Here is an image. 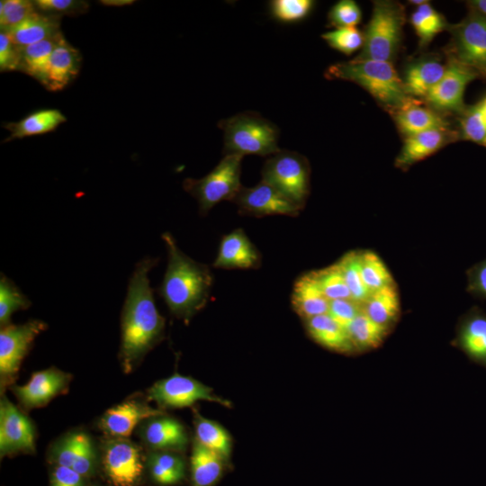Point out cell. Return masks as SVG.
Returning <instances> with one entry per match:
<instances>
[{
    "mask_svg": "<svg viewBox=\"0 0 486 486\" xmlns=\"http://www.w3.org/2000/svg\"><path fill=\"white\" fill-rule=\"evenodd\" d=\"M157 259L144 258L130 279L122 312L120 359L124 373H130L164 338L165 319L159 314L148 273Z\"/></svg>",
    "mask_w": 486,
    "mask_h": 486,
    "instance_id": "obj_1",
    "label": "cell"
},
{
    "mask_svg": "<svg viewBox=\"0 0 486 486\" xmlns=\"http://www.w3.org/2000/svg\"><path fill=\"white\" fill-rule=\"evenodd\" d=\"M162 238L168 262L158 292L174 316L188 321L206 305L213 276L206 265L184 254L170 233Z\"/></svg>",
    "mask_w": 486,
    "mask_h": 486,
    "instance_id": "obj_2",
    "label": "cell"
},
{
    "mask_svg": "<svg viewBox=\"0 0 486 486\" xmlns=\"http://www.w3.org/2000/svg\"><path fill=\"white\" fill-rule=\"evenodd\" d=\"M326 76L361 86L381 104L392 110H399L412 98L406 93L403 82L389 61L353 59L337 63L328 68Z\"/></svg>",
    "mask_w": 486,
    "mask_h": 486,
    "instance_id": "obj_3",
    "label": "cell"
},
{
    "mask_svg": "<svg viewBox=\"0 0 486 486\" xmlns=\"http://www.w3.org/2000/svg\"><path fill=\"white\" fill-rule=\"evenodd\" d=\"M224 155L272 156L278 152L279 130L256 112H246L221 120Z\"/></svg>",
    "mask_w": 486,
    "mask_h": 486,
    "instance_id": "obj_4",
    "label": "cell"
},
{
    "mask_svg": "<svg viewBox=\"0 0 486 486\" xmlns=\"http://www.w3.org/2000/svg\"><path fill=\"white\" fill-rule=\"evenodd\" d=\"M403 22V8L398 3L375 2L364 33L362 51L355 59L392 62L400 41Z\"/></svg>",
    "mask_w": 486,
    "mask_h": 486,
    "instance_id": "obj_5",
    "label": "cell"
},
{
    "mask_svg": "<svg viewBox=\"0 0 486 486\" xmlns=\"http://www.w3.org/2000/svg\"><path fill=\"white\" fill-rule=\"evenodd\" d=\"M242 158L238 155H224L205 176L184 181V190L197 200L201 213L206 214L220 202L231 201L236 196L242 187Z\"/></svg>",
    "mask_w": 486,
    "mask_h": 486,
    "instance_id": "obj_6",
    "label": "cell"
},
{
    "mask_svg": "<svg viewBox=\"0 0 486 486\" xmlns=\"http://www.w3.org/2000/svg\"><path fill=\"white\" fill-rule=\"evenodd\" d=\"M262 180L302 208L309 194V164L301 154L280 149L265 162Z\"/></svg>",
    "mask_w": 486,
    "mask_h": 486,
    "instance_id": "obj_7",
    "label": "cell"
},
{
    "mask_svg": "<svg viewBox=\"0 0 486 486\" xmlns=\"http://www.w3.org/2000/svg\"><path fill=\"white\" fill-rule=\"evenodd\" d=\"M150 400H155L161 410L184 408L199 400H207L230 408L231 402L213 392L202 382L177 373L155 382L148 391Z\"/></svg>",
    "mask_w": 486,
    "mask_h": 486,
    "instance_id": "obj_8",
    "label": "cell"
},
{
    "mask_svg": "<svg viewBox=\"0 0 486 486\" xmlns=\"http://www.w3.org/2000/svg\"><path fill=\"white\" fill-rule=\"evenodd\" d=\"M47 324L40 320L1 328L0 331V383L3 392L16 378L22 361L35 338L46 330Z\"/></svg>",
    "mask_w": 486,
    "mask_h": 486,
    "instance_id": "obj_9",
    "label": "cell"
},
{
    "mask_svg": "<svg viewBox=\"0 0 486 486\" xmlns=\"http://www.w3.org/2000/svg\"><path fill=\"white\" fill-rule=\"evenodd\" d=\"M102 464L112 486H135L144 471L140 447L127 438L113 437L104 444Z\"/></svg>",
    "mask_w": 486,
    "mask_h": 486,
    "instance_id": "obj_10",
    "label": "cell"
},
{
    "mask_svg": "<svg viewBox=\"0 0 486 486\" xmlns=\"http://www.w3.org/2000/svg\"><path fill=\"white\" fill-rule=\"evenodd\" d=\"M242 215L264 217L286 215L294 217L301 208L264 180L252 187H241L231 200Z\"/></svg>",
    "mask_w": 486,
    "mask_h": 486,
    "instance_id": "obj_11",
    "label": "cell"
},
{
    "mask_svg": "<svg viewBox=\"0 0 486 486\" xmlns=\"http://www.w3.org/2000/svg\"><path fill=\"white\" fill-rule=\"evenodd\" d=\"M35 452V430L31 419L6 396L0 401L1 457Z\"/></svg>",
    "mask_w": 486,
    "mask_h": 486,
    "instance_id": "obj_12",
    "label": "cell"
},
{
    "mask_svg": "<svg viewBox=\"0 0 486 486\" xmlns=\"http://www.w3.org/2000/svg\"><path fill=\"white\" fill-rule=\"evenodd\" d=\"M455 59L473 69L486 74V17L472 13L454 31Z\"/></svg>",
    "mask_w": 486,
    "mask_h": 486,
    "instance_id": "obj_13",
    "label": "cell"
},
{
    "mask_svg": "<svg viewBox=\"0 0 486 486\" xmlns=\"http://www.w3.org/2000/svg\"><path fill=\"white\" fill-rule=\"evenodd\" d=\"M91 436L84 431H73L58 440L50 453L54 465L73 469L85 478L94 474L97 454Z\"/></svg>",
    "mask_w": 486,
    "mask_h": 486,
    "instance_id": "obj_14",
    "label": "cell"
},
{
    "mask_svg": "<svg viewBox=\"0 0 486 486\" xmlns=\"http://www.w3.org/2000/svg\"><path fill=\"white\" fill-rule=\"evenodd\" d=\"M71 374L55 367L34 373L24 385L13 386L12 391L24 409L48 404L54 397L67 392Z\"/></svg>",
    "mask_w": 486,
    "mask_h": 486,
    "instance_id": "obj_15",
    "label": "cell"
},
{
    "mask_svg": "<svg viewBox=\"0 0 486 486\" xmlns=\"http://www.w3.org/2000/svg\"><path fill=\"white\" fill-rule=\"evenodd\" d=\"M478 73L453 58L438 83L425 97L439 110H459L464 106V93L466 86Z\"/></svg>",
    "mask_w": 486,
    "mask_h": 486,
    "instance_id": "obj_16",
    "label": "cell"
},
{
    "mask_svg": "<svg viewBox=\"0 0 486 486\" xmlns=\"http://www.w3.org/2000/svg\"><path fill=\"white\" fill-rule=\"evenodd\" d=\"M163 414L166 413L161 409H155L139 400H130L106 410L99 419L98 427L110 436L126 438L140 423Z\"/></svg>",
    "mask_w": 486,
    "mask_h": 486,
    "instance_id": "obj_17",
    "label": "cell"
},
{
    "mask_svg": "<svg viewBox=\"0 0 486 486\" xmlns=\"http://www.w3.org/2000/svg\"><path fill=\"white\" fill-rule=\"evenodd\" d=\"M140 436L153 451L182 453L189 444L185 427L166 414L145 420L140 428Z\"/></svg>",
    "mask_w": 486,
    "mask_h": 486,
    "instance_id": "obj_18",
    "label": "cell"
},
{
    "mask_svg": "<svg viewBox=\"0 0 486 486\" xmlns=\"http://www.w3.org/2000/svg\"><path fill=\"white\" fill-rule=\"evenodd\" d=\"M261 265V254L242 229L221 238L217 256L212 264L221 269H256Z\"/></svg>",
    "mask_w": 486,
    "mask_h": 486,
    "instance_id": "obj_19",
    "label": "cell"
},
{
    "mask_svg": "<svg viewBox=\"0 0 486 486\" xmlns=\"http://www.w3.org/2000/svg\"><path fill=\"white\" fill-rule=\"evenodd\" d=\"M79 51L61 35L52 51L42 85L50 91L62 90L80 69Z\"/></svg>",
    "mask_w": 486,
    "mask_h": 486,
    "instance_id": "obj_20",
    "label": "cell"
},
{
    "mask_svg": "<svg viewBox=\"0 0 486 486\" xmlns=\"http://www.w3.org/2000/svg\"><path fill=\"white\" fill-rule=\"evenodd\" d=\"M292 306L303 320L328 313L329 301L321 291L312 272L296 280L292 293Z\"/></svg>",
    "mask_w": 486,
    "mask_h": 486,
    "instance_id": "obj_21",
    "label": "cell"
},
{
    "mask_svg": "<svg viewBox=\"0 0 486 486\" xmlns=\"http://www.w3.org/2000/svg\"><path fill=\"white\" fill-rule=\"evenodd\" d=\"M59 25V16L37 11L17 25L1 32H5L14 43L22 47L58 36L61 33Z\"/></svg>",
    "mask_w": 486,
    "mask_h": 486,
    "instance_id": "obj_22",
    "label": "cell"
},
{
    "mask_svg": "<svg viewBox=\"0 0 486 486\" xmlns=\"http://www.w3.org/2000/svg\"><path fill=\"white\" fill-rule=\"evenodd\" d=\"M303 321L309 336L322 346L338 353L355 351L346 328L335 321L328 313Z\"/></svg>",
    "mask_w": 486,
    "mask_h": 486,
    "instance_id": "obj_23",
    "label": "cell"
},
{
    "mask_svg": "<svg viewBox=\"0 0 486 486\" xmlns=\"http://www.w3.org/2000/svg\"><path fill=\"white\" fill-rule=\"evenodd\" d=\"M228 463L220 455L194 440L190 457L191 486H215L221 479Z\"/></svg>",
    "mask_w": 486,
    "mask_h": 486,
    "instance_id": "obj_24",
    "label": "cell"
},
{
    "mask_svg": "<svg viewBox=\"0 0 486 486\" xmlns=\"http://www.w3.org/2000/svg\"><path fill=\"white\" fill-rule=\"evenodd\" d=\"M396 123L409 136L434 129H446V122L435 112L418 104L413 97L396 111Z\"/></svg>",
    "mask_w": 486,
    "mask_h": 486,
    "instance_id": "obj_25",
    "label": "cell"
},
{
    "mask_svg": "<svg viewBox=\"0 0 486 486\" xmlns=\"http://www.w3.org/2000/svg\"><path fill=\"white\" fill-rule=\"evenodd\" d=\"M182 453L153 451L148 458V470L153 482L171 486L181 482L186 475V463Z\"/></svg>",
    "mask_w": 486,
    "mask_h": 486,
    "instance_id": "obj_26",
    "label": "cell"
},
{
    "mask_svg": "<svg viewBox=\"0 0 486 486\" xmlns=\"http://www.w3.org/2000/svg\"><path fill=\"white\" fill-rule=\"evenodd\" d=\"M66 120L64 114L57 109L33 112L16 122L4 125V128L10 131L5 141L50 132Z\"/></svg>",
    "mask_w": 486,
    "mask_h": 486,
    "instance_id": "obj_27",
    "label": "cell"
},
{
    "mask_svg": "<svg viewBox=\"0 0 486 486\" xmlns=\"http://www.w3.org/2000/svg\"><path fill=\"white\" fill-rule=\"evenodd\" d=\"M446 70L437 60L424 59L411 64L403 82L406 93L411 97H426Z\"/></svg>",
    "mask_w": 486,
    "mask_h": 486,
    "instance_id": "obj_28",
    "label": "cell"
},
{
    "mask_svg": "<svg viewBox=\"0 0 486 486\" xmlns=\"http://www.w3.org/2000/svg\"><path fill=\"white\" fill-rule=\"evenodd\" d=\"M194 440L229 462L232 451L230 433L220 424L204 418L197 410H194Z\"/></svg>",
    "mask_w": 486,
    "mask_h": 486,
    "instance_id": "obj_29",
    "label": "cell"
},
{
    "mask_svg": "<svg viewBox=\"0 0 486 486\" xmlns=\"http://www.w3.org/2000/svg\"><path fill=\"white\" fill-rule=\"evenodd\" d=\"M446 140V129H434L407 137L397 164L409 166L440 148Z\"/></svg>",
    "mask_w": 486,
    "mask_h": 486,
    "instance_id": "obj_30",
    "label": "cell"
},
{
    "mask_svg": "<svg viewBox=\"0 0 486 486\" xmlns=\"http://www.w3.org/2000/svg\"><path fill=\"white\" fill-rule=\"evenodd\" d=\"M363 311L374 322L388 328L400 311V301L394 284L371 292Z\"/></svg>",
    "mask_w": 486,
    "mask_h": 486,
    "instance_id": "obj_31",
    "label": "cell"
},
{
    "mask_svg": "<svg viewBox=\"0 0 486 486\" xmlns=\"http://www.w3.org/2000/svg\"><path fill=\"white\" fill-rule=\"evenodd\" d=\"M62 33L21 48L20 70L43 83L52 51Z\"/></svg>",
    "mask_w": 486,
    "mask_h": 486,
    "instance_id": "obj_32",
    "label": "cell"
},
{
    "mask_svg": "<svg viewBox=\"0 0 486 486\" xmlns=\"http://www.w3.org/2000/svg\"><path fill=\"white\" fill-rule=\"evenodd\" d=\"M387 328L372 320L363 310L346 327L355 350L377 347L383 340Z\"/></svg>",
    "mask_w": 486,
    "mask_h": 486,
    "instance_id": "obj_33",
    "label": "cell"
},
{
    "mask_svg": "<svg viewBox=\"0 0 486 486\" xmlns=\"http://www.w3.org/2000/svg\"><path fill=\"white\" fill-rule=\"evenodd\" d=\"M338 265L349 289L351 298L363 305L370 296L371 292L366 287L363 279L361 253L355 251L349 252L338 262Z\"/></svg>",
    "mask_w": 486,
    "mask_h": 486,
    "instance_id": "obj_34",
    "label": "cell"
},
{
    "mask_svg": "<svg viewBox=\"0 0 486 486\" xmlns=\"http://www.w3.org/2000/svg\"><path fill=\"white\" fill-rule=\"evenodd\" d=\"M410 22L422 45L429 43L446 26L445 18L428 3L418 6Z\"/></svg>",
    "mask_w": 486,
    "mask_h": 486,
    "instance_id": "obj_35",
    "label": "cell"
},
{
    "mask_svg": "<svg viewBox=\"0 0 486 486\" xmlns=\"http://www.w3.org/2000/svg\"><path fill=\"white\" fill-rule=\"evenodd\" d=\"M30 300L4 274L0 279V324L1 328L10 324L14 312L28 309Z\"/></svg>",
    "mask_w": 486,
    "mask_h": 486,
    "instance_id": "obj_36",
    "label": "cell"
},
{
    "mask_svg": "<svg viewBox=\"0 0 486 486\" xmlns=\"http://www.w3.org/2000/svg\"><path fill=\"white\" fill-rule=\"evenodd\" d=\"M461 342L471 356L486 363V318L470 320L462 331Z\"/></svg>",
    "mask_w": 486,
    "mask_h": 486,
    "instance_id": "obj_37",
    "label": "cell"
},
{
    "mask_svg": "<svg viewBox=\"0 0 486 486\" xmlns=\"http://www.w3.org/2000/svg\"><path fill=\"white\" fill-rule=\"evenodd\" d=\"M361 270L364 282L371 292L393 284L386 266L374 252L361 253Z\"/></svg>",
    "mask_w": 486,
    "mask_h": 486,
    "instance_id": "obj_38",
    "label": "cell"
},
{
    "mask_svg": "<svg viewBox=\"0 0 486 486\" xmlns=\"http://www.w3.org/2000/svg\"><path fill=\"white\" fill-rule=\"evenodd\" d=\"M312 273L329 302L338 299H352L338 263Z\"/></svg>",
    "mask_w": 486,
    "mask_h": 486,
    "instance_id": "obj_39",
    "label": "cell"
},
{
    "mask_svg": "<svg viewBox=\"0 0 486 486\" xmlns=\"http://www.w3.org/2000/svg\"><path fill=\"white\" fill-rule=\"evenodd\" d=\"M313 4L311 0H273L269 2V11L279 22H297L309 15Z\"/></svg>",
    "mask_w": 486,
    "mask_h": 486,
    "instance_id": "obj_40",
    "label": "cell"
},
{
    "mask_svg": "<svg viewBox=\"0 0 486 486\" xmlns=\"http://www.w3.org/2000/svg\"><path fill=\"white\" fill-rule=\"evenodd\" d=\"M321 37L331 48L346 55H351L364 45V34L356 27L336 28Z\"/></svg>",
    "mask_w": 486,
    "mask_h": 486,
    "instance_id": "obj_41",
    "label": "cell"
},
{
    "mask_svg": "<svg viewBox=\"0 0 486 486\" xmlns=\"http://www.w3.org/2000/svg\"><path fill=\"white\" fill-rule=\"evenodd\" d=\"M37 12L35 4L29 0H2L0 2L1 31H6Z\"/></svg>",
    "mask_w": 486,
    "mask_h": 486,
    "instance_id": "obj_42",
    "label": "cell"
},
{
    "mask_svg": "<svg viewBox=\"0 0 486 486\" xmlns=\"http://www.w3.org/2000/svg\"><path fill=\"white\" fill-rule=\"evenodd\" d=\"M361 17L360 7L353 0H340L328 12V20L336 28L356 27Z\"/></svg>",
    "mask_w": 486,
    "mask_h": 486,
    "instance_id": "obj_43",
    "label": "cell"
},
{
    "mask_svg": "<svg viewBox=\"0 0 486 486\" xmlns=\"http://www.w3.org/2000/svg\"><path fill=\"white\" fill-rule=\"evenodd\" d=\"M40 13L59 16L76 15L88 9V3L75 0H36L33 1Z\"/></svg>",
    "mask_w": 486,
    "mask_h": 486,
    "instance_id": "obj_44",
    "label": "cell"
},
{
    "mask_svg": "<svg viewBox=\"0 0 486 486\" xmlns=\"http://www.w3.org/2000/svg\"><path fill=\"white\" fill-rule=\"evenodd\" d=\"M465 139L486 146V122L479 104L466 112L462 121Z\"/></svg>",
    "mask_w": 486,
    "mask_h": 486,
    "instance_id": "obj_45",
    "label": "cell"
},
{
    "mask_svg": "<svg viewBox=\"0 0 486 486\" xmlns=\"http://www.w3.org/2000/svg\"><path fill=\"white\" fill-rule=\"evenodd\" d=\"M362 310V304L353 299H338L329 302L328 314L346 328Z\"/></svg>",
    "mask_w": 486,
    "mask_h": 486,
    "instance_id": "obj_46",
    "label": "cell"
},
{
    "mask_svg": "<svg viewBox=\"0 0 486 486\" xmlns=\"http://www.w3.org/2000/svg\"><path fill=\"white\" fill-rule=\"evenodd\" d=\"M21 48L14 43L8 35L0 33V69L1 72L20 70Z\"/></svg>",
    "mask_w": 486,
    "mask_h": 486,
    "instance_id": "obj_47",
    "label": "cell"
},
{
    "mask_svg": "<svg viewBox=\"0 0 486 486\" xmlns=\"http://www.w3.org/2000/svg\"><path fill=\"white\" fill-rule=\"evenodd\" d=\"M85 479L71 468L54 465L50 472V486H84Z\"/></svg>",
    "mask_w": 486,
    "mask_h": 486,
    "instance_id": "obj_48",
    "label": "cell"
},
{
    "mask_svg": "<svg viewBox=\"0 0 486 486\" xmlns=\"http://www.w3.org/2000/svg\"><path fill=\"white\" fill-rule=\"evenodd\" d=\"M477 285L479 289L486 294V265H484L478 272Z\"/></svg>",
    "mask_w": 486,
    "mask_h": 486,
    "instance_id": "obj_49",
    "label": "cell"
},
{
    "mask_svg": "<svg viewBox=\"0 0 486 486\" xmlns=\"http://www.w3.org/2000/svg\"><path fill=\"white\" fill-rule=\"evenodd\" d=\"M472 11L486 17V0H475L469 3Z\"/></svg>",
    "mask_w": 486,
    "mask_h": 486,
    "instance_id": "obj_50",
    "label": "cell"
},
{
    "mask_svg": "<svg viewBox=\"0 0 486 486\" xmlns=\"http://www.w3.org/2000/svg\"><path fill=\"white\" fill-rule=\"evenodd\" d=\"M104 4H110V5H121V4H127L129 3H132V1H103Z\"/></svg>",
    "mask_w": 486,
    "mask_h": 486,
    "instance_id": "obj_51",
    "label": "cell"
},
{
    "mask_svg": "<svg viewBox=\"0 0 486 486\" xmlns=\"http://www.w3.org/2000/svg\"><path fill=\"white\" fill-rule=\"evenodd\" d=\"M478 104L486 122V97Z\"/></svg>",
    "mask_w": 486,
    "mask_h": 486,
    "instance_id": "obj_52",
    "label": "cell"
},
{
    "mask_svg": "<svg viewBox=\"0 0 486 486\" xmlns=\"http://www.w3.org/2000/svg\"><path fill=\"white\" fill-rule=\"evenodd\" d=\"M410 3L419 6V5L424 4L428 3V2L425 1V0H420V1L413 0V1H410Z\"/></svg>",
    "mask_w": 486,
    "mask_h": 486,
    "instance_id": "obj_53",
    "label": "cell"
}]
</instances>
